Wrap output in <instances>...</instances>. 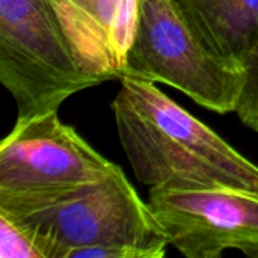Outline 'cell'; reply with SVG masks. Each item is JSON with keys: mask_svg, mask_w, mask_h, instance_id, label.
Listing matches in <instances>:
<instances>
[{"mask_svg": "<svg viewBox=\"0 0 258 258\" xmlns=\"http://www.w3.org/2000/svg\"><path fill=\"white\" fill-rule=\"evenodd\" d=\"M0 213L26 227L44 258H71L88 246H124L160 258L169 240L124 171L44 194L0 195Z\"/></svg>", "mask_w": 258, "mask_h": 258, "instance_id": "7a4b0ae2", "label": "cell"}, {"mask_svg": "<svg viewBox=\"0 0 258 258\" xmlns=\"http://www.w3.org/2000/svg\"><path fill=\"white\" fill-rule=\"evenodd\" d=\"M0 82L17 119L57 112L71 95L103 83L79 65L50 0H0Z\"/></svg>", "mask_w": 258, "mask_h": 258, "instance_id": "277c9868", "label": "cell"}, {"mask_svg": "<svg viewBox=\"0 0 258 258\" xmlns=\"http://www.w3.org/2000/svg\"><path fill=\"white\" fill-rule=\"evenodd\" d=\"M148 206L169 246L187 258L239 251L258 258V194L212 187H151Z\"/></svg>", "mask_w": 258, "mask_h": 258, "instance_id": "8992f818", "label": "cell"}, {"mask_svg": "<svg viewBox=\"0 0 258 258\" xmlns=\"http://www.w3.org/2000/svg\"><path fill=\"white\" fill-rule=\"evenodd\" d=\"M116 166L57 112L17 119L0 145V195L71 189L100 181Z\"/></svg>", "mask_w": 258, "mask_h": 258, "instance_id": "5b68a950", "label": "cell"}, {"mask_svg": "<svg viewBox=\"0 0 258 258\" xmlns=\"http://www.w3.org/2000/svg\"><path fill=\"white\" fill-rule=\"evenodd\" d=\"M112 103L135 177L151 187H225L258 194V166L156 83L122 77Z\"/></svg>", "mask_w": 258, "mask_h": 258, "instance_id": "6da1fadb", "label": "cell"}, {"mask_svg": "<svg viewBox=\"0 0 258 258\" xmlns=\"http://www.w3.org/2000/svg\"><path fill=\"white\" fill-rule=\"evenodd\" d=\"M236 113L246 127L258 132V47L246 67V86Z\"/></svg>", "mask_w": 258, "mask_h": 258, "instance_id": "30bf717a", "label": "cell"}, {"mask_svg": "<svg viewBox=\"0 0 258 258\" xmlns=\"http://www.w3.org/2000/svg\"><path fill=\"white\" fill-rule=\"evenodd\" d=\"M0 257L44 258L32 233L0 213Z\"/></svg>", "mask_w": 258, "mask_h": 258, "instance_id": "9c48e42d", "label": "cell"}, {"mask_svg": "<svg viewBox=\"0 0 258 258\" xmlns=\"http://www.w3.org/2000/svg\"><path fill=\"white\" fill-rule=\"evenodd\" d=\"M203 41L245 68L258 47V0H175Z\"/></svg>", "mask_w": 258, "mask_h": 258, "instance_id": "ba28073f", "label": "cell"}, {"mask_svg": "<svg viewBox=\"0 0 258 258\" xmlns=\"http://www.w3.org/2000/svg\"><path fill=\"white\" fill-rule=\"evenodd\" d=\"M138 5L136 32L122 77L165 83L209 110L236 113L246 70L219 57L175 0H138Z\"/></svg>", "mask_w": 258, "mask_h": 258, "instance_id": "3957f363", "label": "cell"}, {"mask_svg": "<svg viewBox=\"0 0 258 258\" xmlns=\"http://www.w3.org/2000/svg\"><path fill=\"white\" fill-rule=\"evenodd\" d=\"M79 65L103 83L121 79L132 45L138 0H50Z\"/></svg>", "mask_w": 258, "mask_h": 258, "instance_id": "52a82bcc", "label": "cell"}]
</instances>
